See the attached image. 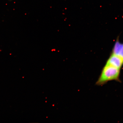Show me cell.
<instances>
[{
  "mask_svg": "<svg viewBox=\"0 0 123 123\" xmlns=\"http://www.w3.org/2000/svg\"><path fill=\"white\" fill-rule=\"evenodd\" d=\"M121 69L105 64L96 83V85L102 86L109 81H115L121 82L120 79Z\"/></svg>",
  "mask_w": 123,
  "mask_h": 123,
  "instance_id": "obj_1",
  "label": "cell"
},
{
  "mask_svg": "<svg viewBox=\"0 0 123 123\" xmlns=\"http://www.w3.org/2000/svg\"><path fill=\"white\" fill-rule=\"evenodd\" d=\"M105 64L121 69L123 65V59L117 55L111 54Z\"/></svg>",
  "mask_w": 123,
  "mask_h": 123,
  "instance_id": "obj_2",
  "label": "cell"
},
{
  "mask_svg": "<svg viewBox=\"0 0 123 123\" xmlns=\"http://www.w3.org/2000/svg\"><path fill=\"white\" fill-rule=\"evenodd\" d=\"M112 54L117 55L123 59V43L119 41L115 42Z\"/></svg>",
  "mask_w": 123,
  "mask_h": 123,
  "instance_id": "obj_3",
  "label": "cell"
}]
</instances>
